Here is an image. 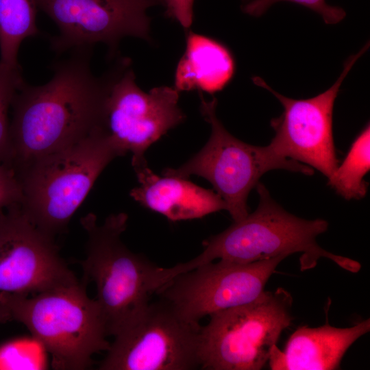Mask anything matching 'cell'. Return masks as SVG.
Here are the masks:
<instances>
[{"instance_id":"cell-10","label":"cell","mask_w":370,"mask_h":370,"mask_svg":"<svg viewBox=\"0 0 370 370\" xmlns=\"http://www.w3.org/2000/svg\"><path fill=\"white\" fill-rule=\"evenodd\" d=\"M368 47L365 45L349 58L340 77L329 89L310 99L286 97L260 77H254L255 84L271 92L284 108L283 113L271 122L275 135L267 147L273 154L312 167L328 178L333 173L338 166L332 133L334 101L343 79Z\"/></svg>"},{"instance_id":"cell-22","label":"cell","mask_w":370,"mask_h":370,"mask_svg":"<svg viewBox=\"0 0 370 370\" xmlns=\"http://www.w3.org/2000/svg\"><path fill=\"white\" fill-rule=\"evenodd\" d=\"M22 201V188L16 173L10 166L0 164V212Z\"/></svg>"},{"instance_id":"cell-4","label":"cell","mask_w":370,"mask_h":370,"mask_svg":"<svg viewBox=\"0 0 370 370\" xmlns=\"http://www.w3.org/2000/svg\"><path fill=\"white\" fill-rule=\"evenodd\" d=\"M87 284L79 281L32 297L0 293L11 319L27 327L51 354L55 369H86L95 354L110 348L101 310L87 295Z\"/></svg>"},{"instance_id":"cell-14","label":"cell","mask_w":370,"mask_h":370,"mask_svg":"<svg viewBox=\"0 0 370 370\" xmlns=\"http://www.w3.org/2000/svg\"><path fill=\"white\" fill-rule=\"evenodd\" d=\"M132 165L139 186L130 191V196L170 221L199 219L227 210L225 202L215 191L199 186L188 178L159 176L149 167L146 160Z\"/></svg>"},{"instance_id":"cell-7","label":"cell","mask_w":370,"mask_h":370,"mask_svg":"<svg viewBox=\"0 0 370 370\" xmlns=\"http://www.w3.org/2000/svg\"><path fill=\"white\" fill-rule=\"evenodd\" d=\"M200 96V110L210 125V136L197 153L178 168L164 169L163 175L205 178L224 200L234 221H238L249 214L248 195L267 171L285 169L312 175L313 169L304 164L278 157L267 146L251 145L232 136L217 118V99L206 101Z\"/></svg>"},{"instance_id":"cell-16","label":"cell","mask_w":370,"mask_h":370,"mask_svg":"<svg viewBox=\"0 0 370 370\" xmlns=\"http://www.w3.org/2000/svg\"><path fill=\"white\" fill-rule=\"evenodd\" d=\"M234 71V60L225 47L190 32L184 53L176 69L175 88L178 92L196 89L214 93L225 87Z\"/></svg>"},{"instance_id":"cell-1","label":"cell","mask_w":370,"mask_h":370,"mask_svg":"<svg viewBox=\"0 0 370 370\" xmlns=\"http://www.w3.org/2000/svg\"><path fill=\"white\" fill-rule=\"evenodd\" d=\"M92 48L72 49L69 58L52 64L49 82L35 86L25 82L16 94L10 123V166L15 173L103 127L106 101L119 63L95 77Z\"/></svg>"},{"instance_id":"cell-21","label":"cell","mask_w":370,"mask_h":370,"mask_svg":"<svg viewBox=\"0 0 370 370\" xmlns=\"http://www.w3.org/2000/svg\"><path fill=\"white\" fill-rule=\"evenodd\" d=\"M288 1L303 5L319 14L326 24H336L344 18L343 9L328 5L325 0H252L243 7L245 13L255 16L262 14L271 5Z\"/></svg>"},{"instance_id":"cell-15","label":"cell","mask_w":370,"mask_h":370,"mask_svg":"<svg viewBox=\"0 0 370 370\" xmlns=\"http://www.w3.org/2000/svg\"><path fill=\"white\" fill-rule=\"evenodd\" d=\"M370 331V319L345 328L328 323L298 328L288 338L283 350L277 345L271 352L269 363L272 370L338 369L347 349L360 336Z\"/></svg>"},{"instance_id":"cell-12","label":"cell","mask_w":370,"mask_h":370,"mask_svg":"<svg viewBox=\"0 0 370 370\" xmlns=\"http://www.w3.org/2000/svg\"><path fill=\"white\" fill-rule=\"evenodd\" d=\"M53 238L29 220L21 204L0 212V293L28 295L79 282Z\"/></svg>"},{"instance_id":"cell-24","label":"cell","mask_w":370,"mask_h":370,"mask_svg":"<svg viewBox=\"0 0 370 370\" xmlns=\"http://www.w3.org/2000/svg\"><path fill=\"white\" fill-rule=\"evenodd\" d=\"M10 320L12 319L8 310L4 306L0 304V323Z\"/></svg>"},{"instance_id":"cell-19","label":"cell","mask_w":370,"mask_h":370,"mask_svg":"<svg viewBox=\"0 0 370 370\" xmlns=\"http://www.w3.org/2000/svg\"><path fill=\"white\" fill-rule=\"evenodd\" d=\"M46 352L32 336L7 341L0 345V369H46Z\"/></svg>"},{"instance_id":"cell-8","label":"cell","mask_w":370,"mask_h":370,"mask_svg":"<svg viewBox=\"0 0 370 370\" xmlns=\"http://www.w3.org/2000/svg\"><path fill=\"white\" fill-rule=\"evenodd\" d=\"M201 325L184 319L165 300L148 305L114 336L100 370L200 368Z\"/></svg>"},{"instance_id":"cell-18","label":"cell","mask_w":370,"mask_h":370,"mask_svg":"<svg viewBox=\"0 0 370 370\" xmlns=\"http://www.w3.org/2000/svg\"><path fill=\"white\" fill-rule=\"evenodd\" d=\"M370 169L369 125L358 135L345 160L328 178V185L347 200L360 199L367 193L365 175Z\"/></svg>"},{"instance_id":"cell-5","label":"cell","mask_w":370,"mask_h":370,"mask_svg":"<svg viewBox=\"0 0 370 370\" xmlns=\"http://www.w3.org/2000/svg\"><path fill=\"white\" fill-rule=\"evenodd\" d=\"M128 217L109 215L102 224L89 213L80 223L87 234L85 260L81 262L83 281L93 282L107 334L114 336L142 311L156 293L158 266L130 250L121 241Z\"/></svg>"},{"instance_id":"cell-9","label":"cell","mask_w":370,"mask_h":370,"mask_svg":"<svg viewBox=\"0 0 370 370\" xmlns=\"http://www.w3.org/2000/svg\"><path fill=\"white\" fill-rule=\"evenodd\" d=\"M286 256L247 263L219 260L180 274L156 293L185 320L204 317L256 299Z\"/></svg>"},{"instance_id":"cell-13","label":"cell","mask_w":370,"mask_h":370,"mask_svg":"<svg viewBox=\"0 0 370 370\" xmlns=\"http://www.w3.org/2000/svg\"><path fill=\"white\" fill-rule=\"evenodd\" d=\"M156 0H36L38 8L56 24L59 34L51 38L58 54L103 42L113 56L125 36L149 39L147 10Z\"/></svg>"},{"instance_id":"cell-6","label":"cell","mask_w":370,"mask_h":370,"mask_svg":"<svg viewBox=\"0 0 370 370\" xmlns=\"http://www.w3.org/2000/svg\"><path fill=\"white\" fill-rule=\"evenodd\" d=\"M293 297L279 287L254 301L210 314L201 326L199 356L206 370H260L293 319Z\"/></svg>"},{"instance_id":"cell-20","label":"cell","mask_w":370,"mask_h":370,"mask_svg":"<svg viewBox=\"0 0 370 370\" xmlns=\"http://www.w3.org/2000/svg\"><path fill=\"white\" fill-rule=\"evenodd\" d=\"M24 82L20 66H8L0 64V164L10 166L11 147L8 112Z\"/></svg>"},{"instance_id":"cell-23","label":"cell","mask_w":370,"mask_h":370,"mask_svg":"<svg viewBox=\"0 0 370 370\" xmlns=\"http://www.w3.org/2000/svg\"><path fill=\"white\" fill-rule=\"evenodd\" d=\"M158 1V0H156ZM166 6V15L178 21L184 28H188L193 21L194 0H158Z\"/></svg>"},{"instance_id":"cell-11","label":"cell","mask_w":370,"mask_h":370,"mask_svg":"<svg viewBox=\"0 0 370 370\" xmlns=\"http://www.w3.org/2000/svg\"><path fill=\"white\" fill-rule=\"evenodd\" d=\"M129 66V60L120 61L106 101L103 127L132 153V163H135L146 160L147 149L186 116L175 88L160 86L145 92L137 86Z\"/></svg>"},{"instance_id":"cell-3","label":"cell","mask_w":370,"mask_h":370,"mask_svg":"<svg viewBox=\"0 0 370 370\" xmlns=\"http://www.w3.org/2000/svg\"><path fill=\"white\" fill-rule=\"evenodd\" d=\"M127 152L103 128L16 173L21 207L40 230L54 237L67 227L95 181L114 158Z\"/></svg>"},{"instance_id":"cell-17","label":"cell","mask_w":370,"mask_h":370,"mask_svg":"<svg viewBox=\"0 0 370 370\" xmlns=\"http://www.w3.org/2000/svg\"><path fill=\"white\" fill-rule=\"evenodd\" d=\"M36 0H0V64L19 66L17 57L21 42L36 36Z\"/></svg>"},{"instance_id":"cell-2","label":"cell","mask_w":370,"mask_h":370,"mask_svg":"<svg viewBox=\"0 0 370 370\" xmlns=\"http://www.w3.org/2000/svg\"><path fill=\"white\" fill-rule=\"evenodd\" d=\"M256 187L259 203L255 211L204 241L202 252L195 258L169 267L171 278L215 260L247 263L295 253L301 254L302 271L315 267L321 258L349 272L360 271L358 262L334 254L318 245L317 237L328 230L326 221L297 217L274 201L264 184L258 182Z\"/></svg>"}]
</instances>
